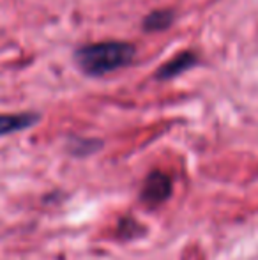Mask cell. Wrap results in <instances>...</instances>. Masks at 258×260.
I'll return each instance as SVG.
<instances>
[{"instance_id":"1","label":"cell","mask_w":258,"mask_h":260,"mask_svg":"<svg viewBox=\"0 0 258 260\" xmlns=\"http://www.w3.org/2000/svg\"><path fill=\"white\" fill-rule=\"evenodd\" d=\"M134 53L136 50L129 43L103 41L80 46L75 52V60L85 75L104 76L131 64Z\"/></svg>"},{"instance_id":"2","label":"cell","mask_w":258,"mask_h":260,"mask_svg":"<svg viewBox=\"0 0 258 260\" xmlns=\"http://www.w3.org/2000/svg\"><path fill=\"white\" fill-rule=\"evenodd\" d=\"M170 195H172V179L159 170L151 172L141 188V200L147 206L156 207L166 202Z\"/></svg>"},{"instance_id":"3","label":"cell","mask_w":258,"mask_h":260,"mask_svg":"<svg viewBox=\"0 0 258 260\" xmlns=\"http://www.w3.org/2000/svg\"><path fill=\"white\" fill-rule=\"evenodd\" d=\"M41 115L35 112H21V113H0V137L20 133L28 127L35 126Z\"/></svg>"},{"instance_id":"4","label":"cell","mask_w":258,"mask_h":260,"mask_svg":"<svg viewBox=\"0 0 258 260\" xmlns=\"http://www.w3.org/2000/svg\"><path fill=\"white\" fill-rule=\"evenodd\" d=\"M196 62H198V57H196L193 52H182V53L177 55V57H173L170 62L163 64L161 68L158 69V73H156V78L158 80L175 78V76L186 73L188 69L195 68Z\"/></svg>"},{"instance_id":"5","label":"cell","mask_w":258,"mask_h":260,"mask_svg":"<svg viewBox=\"0 0 258 260\" xmlns=\"http://www.w3.org/2000/svg\"><path fill=\"white\" fill-rule=\"evenodd\" d=\"M173 18H175V14L170 9L152 11L143 20V28H145V32H163L168 27H172Z\"/></svg>"},{"instance_id":"6","label":"cell","mask_w":258,"mask_h":260,"mask_svg":"<svg viewBox=\"0 0 258 260\" xmlns=\"http://www.w3.org/2000/svg\"><path fill=\"white\" fill-rule=\"evenodd\" d=\"M101 147L99 140H90V138H72L69 151L75 156H89L92 152H96Z\"/></svg>"}]
</instances>
